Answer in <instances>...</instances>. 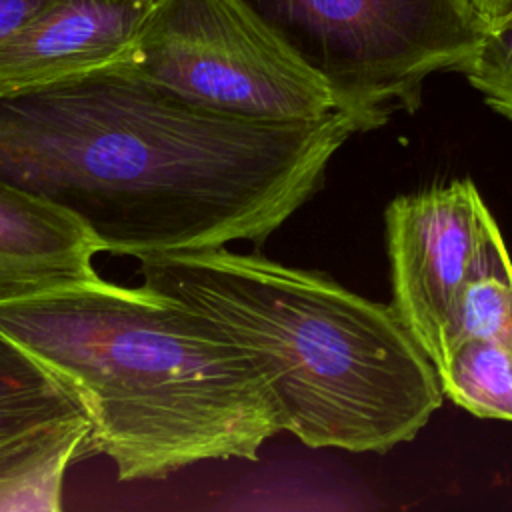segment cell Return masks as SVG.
<instances>
[{
    "label": "cell",
    "mask_w": 512,
    "mask_h": 512,
    "mask_svg": "<svg viewBox=\"0 0 512 512\" xmlns=\"http://www.w3.org/2000/svg\"><path fill=\"white\" fill-rule=\"evenodd\" d=\"M354 118L252 120L132 68L0 96V180L76 216L102 252L262 242L324 182Z\"/></svg>",
    "instance_id": "obj_1"
},
{
    "label": "cell",
    "mask_w": 512,
    "mask_h": 512,
    "mask_svg": "<svg viewBox=\"0 0 512 512\" xmlns=\"http://www.w3.org/2000/svg\"><path fill=\"white\" fill-rule=\"evenodd\" d=\"M0 330L84 408L88 456L118 480L166 478L204 460H256L282 432L256 360L202 314L104 278L0 304Z\"/></svg>",
    "instance_id": "obj_2"
},
{
    "label": "cell",
    "mask_w": 512,
    "mask_h": 512,
    "mask_svg": "<svg viewBox=\"0 0 512 512\" xmlns=\"http://www.w3.org/2000/svg\"><path fill=\"white\" fill-rule=\"evenodd\" d=\"M136 260L144 288L202 314L256 360L282 432L310 448L388 452L442 404L436 368L394 306L226 246Z\"/></svg>",
    "instance_id": "obj_3"
},
{
    "label": "cell",
    "mask_w": 512,
    "mask_h": 512,
    "mask_svg": "<svg viewBox=\"0 0 512 512\" xmlns=\"http://www.w3.org/2000/svg\"><path fill=\"white\" fill-rule=\"evenodd\" d=\"M326 80L360 132L414 112L436 72H464L488 30L472 0H250Z\"/></svg>",
    "instance_id": "obj_4"
},
{
    "label": "cell",
    "mask_w": 512,
    "mask_h": 512,
    "mask_svg": "<svg viewBox=\"0 0 512 512\" xmlns=\"http://www.w3.org/2000/svg\"><path fill=\"white\" fill-rule=\"evenodd\" d=\"M128 68L230 116L296 122L336 112L326 80L250 0H164Z\"/></svg>",
    "instance_id": "obj_5"
},
{
    "label": "cell",
    "mask_w": 512,
    "mask_h": 512,
    "mask_svg": "<svg viewBox=\"0 0 512 512\" xmlns=\"http://www.w3.org/2000/svg\"><path fill=\"white\" fill-rule=\"evenodd\" d=\"M492 218L468 178L400 194L386 208L392 306L432 364Z\"/></svg>",
    "instance_id": "obj_6"
},
{
    "label": "cell",
    "mask_w": 512,
    "mask_h": 512,
    "mask_svg": "<svg viewBox=\"0 0 512 512\" xmlns=\"http://www.w3.org/2000/svg\"><path fill=\"white\" fill-rule=\"evenodd\" d=\"M164 0H46L0 40V96L132 66Z\"/></svg>",
    "instance_id": "obj_7"
},
{
    "label": "cell",
    "mask_w": 512,
    "mask_h": 512,
    "mask_svg": "<svg viewBox=\"0 0 512 512\" xmlns=\"http://www.w3.org/2000/svg\"><path fill=\"white\" fill-rule=\"evenodd\" d=\"M98 252L76 216L0 180V304L100 280Z\"/></svg>",
    "instance_id": "obj_8"
},
{
    "label": "cell",
    "mask_w": 512,
    "mask_h": 512,
    "mask_svg": "<svg viewBox=\"0 0 512 512\" xmlns=\"http://www.w3.org/2000/svg\"><path fill=\"white\" fill-rule=\"evenodd\" d=\"M84 422L72 390L0 330V460Z\"/></svg>",
    "instance_id": "obj_9"
},
{
    "label": "cell",
    "mask_w": 512,
    "mask_h": 512,
    "mask_svg": "<svg viewBox=\"0 0 512 512\" xmlns=\"http://www.w3.org/2000/svg\"><path fill=\"white\" fill-rule=\"evenodd\" d=\"M472 338L512 342V260L494 218L440 334L434 368L456 344Z\"/></svg>",
    "instance_id": "obj_10"
},
{
    "label": "cell",
    "mask_w": 512,
    "mask_h": 512,
    "mask_svg": "<svg viewBox=\"0 0 512 512\" xmlns=\"http://www.w3.org/2000/svg\"><path fill=\"white\" fill-rule=\"evenodd\" d=\"M442 396L478 418L512 422V342L472 338L436 368Z\"/></svg>",
    "instance_id": "obj_11"
},
{
    "label": "cell",
    "mask_w": 512,
    "mask_h": 512,
    "mask_svg": "<svg viewBox=\"0 0 512 512\" xmlns=\"http://www.w3.org/2000/svg\"><path fill=\"white\" fill-rule=\"evenodd\" d=\"M86 438L62 444L0 478V510H58L64 472L88 458Z\"/></svg>",
    "instance_id": "obj_12"
},
{
    "label": "cell",
    "mask_w": 512,
    "mask_h": 512,
    "mask_svg": "<svg viewBox=\"0 0 512 512\" xmlns=\"http://www.w3.org/2000/svg\"><path fill=\"white\" fill-rule=\"evenodd\" d=\"M462 74L494 112L512 122V16L488 26Z\"/></svg>",
    "instance_id": "obj_13"
},
{
    "label": "cell",
    "mask_w": 512,
    "mask_h": 512,
    "mask_svg": "<svg viewBox=\"0 0 512 512\" xmlns=\"http://www.w3.org/2000/svg\"><path fill=\"white\" fill-rule=\"evenodd\" d=\"M46 0H0V40L26 22Z\"/></svg>",
    "instance_id": "obj_14"
},
{
    "label": "cell",
    "mask_w": 512,
    "mask_h": 512,
    "mask_svg": "<svg viewBox=\"0 0 512 512\" xmlns=\"http://www.w3.org/2000/svg\"><path fill=\"white\" fill-rule=\"evenodd\" d=\"M488 26L500 24L512 16V0H472Z\"/></svg>",
    "instance_id": "obj_15"
}]
</instances>
